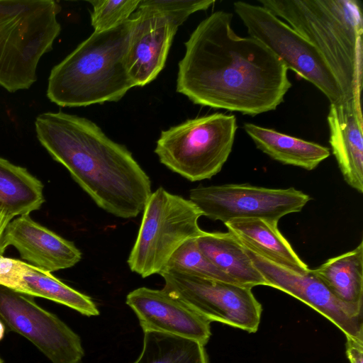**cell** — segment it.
I'll list each match as a JSON object with an SVG mask.
<instances>
[{"mask_svg": "<svg viewBox=\"0 0 363 363\" xmlns=\"http://www.w3.org/2000/svg\"><path fill=\"white\" fill-rule=\"evenodd\" d=\"M233 14L217 11L185 43L177 91L194 104L256 116L275 110L291 86L284 62L252 37H240Z\"/></svg>", "mask_w": 363, "mask_h": 363, "instance_id": "1", "label": "cell"}, {"mask_svg": "<svg viewBox=\"0 0 363 363\" xmlns=\"http://www.w3.org/2000/svg\"><path fill=\"white\" fill-rule=\"evenodd\" d=\"M37 138L96 205L118 218L141 213L152 194L149 176L123 145L91 121L62 111L35 121Z\"/></svg>", "mask_w": 363, "mask_h": 363, "instance_id": "2", "label": "cell"}, {"mask_svg": "<svg viewBox=\"0 0 363 363\" xmlns=\"http://www.w3.org/2000/svg\"><path fill=\"white\" fill-rule=\"evenodd\" d=\"M309 41L335 76L345 101L360 97L363 19L357 0H259Z\"/></svg>", "mask_w": 363, "mask_h": 363, "instance_id": "3", "label": "cell"}, {"mask_svg": "<svg viewBox=\"0 0 363 363\" xmlns=\"http://www.w3.org/2000/svg\"><path fill=\"white\" fill-rule=\"evenodd\" d=\"M133 20L94 32L51 70L47 96L60 106L118 101L134 84L126 55Z\"/></svg>", "mask_w": 363, "mask_h": 363, "instance_id": "4", "label": "cell"}, {"mask_svg": "<svg viewBox=\"0 0 363 363\" xmlns=\"http://www.w3.org/2000/svg\"><path fill=\"white\" fill-rule=\"evenodd\" d=\"M238 128L234 115L215 113L161 132L155 152L160 162L191 182L208 179L227 161Z\"/></svg>", "mask_w": 363, "mask_h": 363, "instance_id": "5", "label": "cell"}, {"mask_svg": "<svg viewBox=\"0 0 363 363\" xmlns=\"http://www.w3.org/2000/svg\"><path fill=\"white\" fill-rule=\"evenodd\" d=\"M143 212L128 264L132 272L145 278L160 274L182 244L204 231L199 225L202 213L198 207L163 187L152 192Z\"/></svg>", "mask_w": 363, "mask_h": 363, "instance_id": "6", "label": "cell"}, {"mask_svg": "<svg viewBox=\"0 0 363 363\" xmlns=\"http://www.w3.org/2000/svg\"><path fill=\"white\" fill-rule=\"evenodd\" d=\"M233 8L250 36L271 49L288 69L318 88L330 104L345 101L328 64L304 37L261 5L235 1Z\"/></svg>", "mask_w": 363, "mask_h": 363, "instance_id": "7", "label": "cell"}, {"mask_svg": "<svg viewBox=\"0 0 363 363\" xmlns=\"http://www.w3.org/2000/svg\"><path fill=\"white\" fill-rule=\"evenodd\" d=\"M163 289L179 298L210 322L218 321L248 333L259 327L262 305L252 289L176 269L160 274Z\"/></svg>", "mask_w": 363, "mask_h": 363, "instance_id": "8", "label": "cell"}, {"mask_svg": "<svg viewBox=\"0 0 363 363\" xmlns=\"http://www.w3.org/2000/svg\"><path fill=\"white\" fill-rule=\"evenodd\" d=\"M189 199L202 216L225 223L248 218L279 222L287 214L300 212L311 197L294 187L271 189L227 184L191 189Z\"/></svg>", "mask_w": 363, "mask_h": 363, "instance_id": "9", "label": "cell"}, {"mask_svg": "<svg viewBox=\"0 0 363 363\" xmlns=\"http://www.w3.org/2000/svg\"><path fill=\"white\" fill-rule=\"evenodd\" d=\"M0 321L8 330L30 340L52 363L82 360L84 352L79 336L31 296L0 285Z\"/></svg>", "mask_w": 363, "mask_h": 363, "instance_id": "10", "label": "cell"}, {"mask_svg": "<svg viewBox=\"0 0 363 363\" xmlns=\"http://www.w3.org/2000/svg\"><path fill=\"white\" fill-rule=\"evenodd\" d=\"M244 247L267 286L281 290L313 308L345 335L363 340L362 304L347 303L337 298L311 269L307 273H299Z\"/></svg>", "mask_w": 363, "mask_h": 363, "instance_id": "11", "label": "cell"}, {"mask_svg": "<svg viewBox=\"0 0 363 363\" xmlns=\"http://www.w3.org/2000/svg\"><path fill=\"white\" fill-rule=\"evenodd\" d=\"M144 332L167 333L206 345L211 322L179 298L165 290L140 287L126 296Z\"/></svg>", "mask_w": 363, "mask_h": 363, "instance_id": "12", "label": "cell"}, {"mask_svg": "<svg viewBox=\"0 0 363 363\" xmlns=\"http://www.w3.org/2000/svg\"><path fill=\"white\" fill-rule=\"evenodd\" d=\"M131 18L126 65L134 86H143L162 70L178 28L148 9L138 8Z\"/></svg>", "mask_w": 363, "mask_h": 363, "instance_id": "13", "label": "cell"}, {"mask_svg": "<svg viewBox=\"0 0 363 363\" xmlns=\"http://www.w3.org/2000/svg\"><path fill=\"white\" fill-rule=\"evenodd\" d=\"M11 245L30 264L48 272L73 267L82 259L74 244L31 219L29 214L13 218L0 240V252Z\"/></svg>", "mask_w": 363, "mask_h": 363, "instance_id": "14", "label": "cell"}, {"mask_svg": "<svg viewBox=\"0 0 363 363\" xmlns=\"http://www.w3.org/2000/svg\"><path fill=\"white\" fill-rule=\"evenodd\" d=\"M330 143L347 184L363 193V135L360 97L330 104Z\"/></svg>", "mask_w": 363, "mask_h": 363, "instance_id": "15", "label": "cell"}, {"mask_svg": "<svg viewBox=\"0 0 363 363\" xmlns=\"http://www.w3.org/2000/svg\"><path fill=\"white\" fill-rule=\"evenodd\" d=\"M0 285L31 296L45 298L69 307L82 315L99 311L91 298L64 284L50 272L0 253Z\"/></svg>", "mask_w": 363, "mask_h": 363, "instance_id": "16", "label": "cell"}, {"mask_svg": "<svg viewBox=\"0 0 363 363\" xmlns=\"http://www.w3.org/2000/svg\"><path fill=\"white\" fill-rule=\"evenodd\" d=\"M278 222L259 218L234 220L225 224L240 242L267 259L299 273L310 271L277 228Z\"/></svg>", "mask_w": 363, "mask_h": 363, "instance_id": "17", "label": "cell"}, {"mask_svg": "<svg viewBox=\"0 0 363 363\" xmlns=\"http://www.w3.org/2000/svg\"><path fill=\"white\" fill-rule=\"evenodd\" d=\"M196 243L205 256L235 284L251 289L259 285L267 286L242 244L229 231H204L196 238Z\"/></svg>", "mask_w": 363, "mask_h": 363, "instance_id": "18", "label": "cell"}, {"mask_svg": "<svg viewBox=\"0 0 363 363\" xmlns=\"http://www.w3.org/2000/svg\"><path fill=\"white\" fill-rule=\"evenodd\" d=\"M243 128L257 148L284 164L313 170L330 156L326 147L273 129L251 123H245Z\"/></svg>", "mask_w": 363, "mask_h": 363, "instance_id": "19", "label": "cell"}, {"mask_svg": "<svg viewBox=\"0 0 363 363\" xmlns=\"http://www.w3.org/2000/svg\"><path fill=\"white\" fill-rule=\"evenodd\" d=\"M311 272L341 301L362 304V240L352 250L328 259Z\"/></svg>", "mask_w": 363, "mask_h": 363, "instance_id": "20", "label": "cell"}, {"mask_svg": "<svg viewBox=\"0 0 363 363\" xmlns=\"http://www.w3.org/2000/svg\"><path fill=\"white\" fill-rule=\"evenodd\" d=\"M43 185L22 167L0 157V207L12 216L29 214L44 202Z\"/></svg>", "mask_w": 363, "mask_h": 363, "instance_id": "21", "label": "cell"}, {"mask_svg": "<svg viewBox=\"0 0 363 363\" xmlns=\"http://www.w3.org/2000/svg\"><path fill=\"white\" fill-rule=\"evenodd\" d=\"M133 363H208L204 345L167 333L144 332L143 349Z\"/></svg>", "mask_w": 363, "mask_h": 363, "instance_id": "22", "label": "cell"}, {"mask_svg": "<svg viewBox=\"0 0 363 363\" xmlns=\"http://www.w3.org/2000/svg\"><path fill=\"white\" fill-rule=\"evenodd\" d=\"M164 269H176L201 277L235 284L200 250L196 238L182 244L172 255Z\"/></svg>", "mask_w": 363, "mask_h": 363, "instance_id": "23", "label": "cell"}, {"mask_svg": "<svg viewBox=\"0 0 363 363\" xmlns=\"http://www.w3.org/2000/svg\"><path fill=\"white\" fill-rule=\"evenodd\" d=\"M140 0H94L91 23L94 32H103L128 20L138 9Z\"/></svg>", "mask_w": 363, "mask_h": 363, "instance_id": "24", "label": "cell"}, {"mask_svg": "<svg viewBox=\"0 0 363 363\" xmlns=\"http://www.w3.org/2000/svg\"><path fill=\"white\" fill-rule=\"evenodd\" d=\"M213 0H140L138 8L156 11L177 28L193 13L208 9Z\"/></svg>", "mask_w": 363, "mask_h": 363, "instance_id": "25", "label": "cell"}, {"mask_svg": "<svg viewBox=\"0 0 363 363\" xmlns=\"http://www.w3.org/2000/svg\"><path fill=\"white\" fill-rule=\"evenodd\" d=\"M345 337L346 354L350 363H363V340Z\"/></svg>", "mask_w": 363, "mask_h": 363, "instance_id": "26", "label": "cell"}, {"mask_svg": "<svg viewBox=\"0 0 363 363\" xmlns=\"http://www.w3.org/2000/svg\"><path fill=\"white\" fill-rule=\"evenodd\" d=\"M13 218L6 210L0 207V240L6 226Z\"/></svg>", "mask_w": 363, "mask_h": 363, "instance_id": "27", "label": "cell"}, {"mask_svg": "<svg viewBox=\"0 0 363 363\" xmlns=\"http://www.w3.org/2000/svg\"><path fill=\"white\" fill-rule=\"evenodd\" d=\"M5 329L6 328L4 325V324L0 321V340H1V338L4 336Z\"/></svg>", "mask_w": 363, "mask_h": 363, "instance_id": "28", "label": "cell"}, {"mask_svg": "<svg viewBox=\"0 0 363 363\" xmlns=\"http://www.w3.org/2000/svg\"><path fill=\"white\" fill-rule=\"evenodd\" d=\"M0 363H3L2 360L1 359V358H0Z\"/></svg>", "mask_w": 363, "mask_h": 363, "instance_id": "29", "label": "cell"}]
</instances>
